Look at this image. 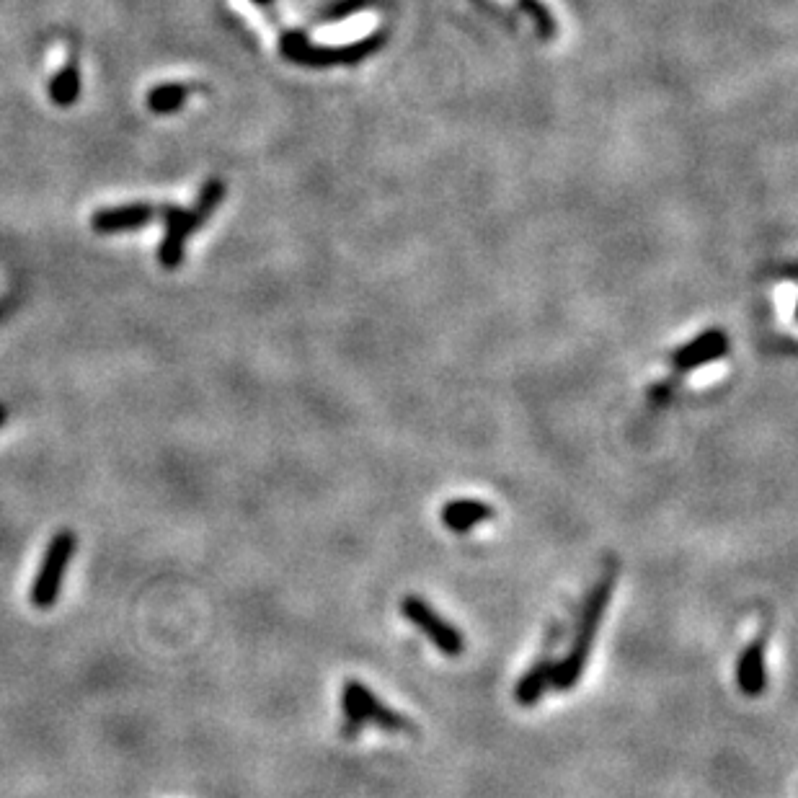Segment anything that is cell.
<instances>
[{
	"mask_svg": "<svg viewBox=\"0 0 798 798\" xmlns=\"http://www.w3.org/2000/svg\"><path fill=\"white\" fill-rule=\"evenodd\" d=\"M520 6L532 19V24H535L540 37L553 39V34H556V21H553V16L548 13V8H545L540 0H520Z\"/></svg>",
	"mask_w": 798,
	"mask_h": 798,
	"instance_id": "cell-15",
	"label": "cell"
},
{
	"mask_svg": "<svg viewBox=\"0 0 798 798\" xmlns=\"http://www.w3.org/2000/svg\"><path fill=\"white\" fill-rule=\"evenodd\" d=\"M166 220V236H163L161 248H158V261L163 269H179L184 261L186 238L192 236L194 230L202 228L192 210H181V207H163L158 210Z\"/></svg>",
	"mask_w": 798,
	"mask_h": 798,
	"instance_id": "cell-7",
	"label": "cell"
},
{
	"mask_svg": "<svg viewBox=\"0 0 798 798\" xmlns=\"http://www.w3.org/2000/svg\"><path fill=\"white\" fill-rule=\"evenodd\" d=\"M440 520L452 532L465 535V532H471L476 525H481V522L494 520V507L486 502H478V499H455V502H447L442 507Z\"/></svg>",
	"mask_w": 798,
	"mask_h": 798,
	"instance_id": "cell-11",
	"label": "cell"
},
{
	"mask_svg": "<svg viewBox=\"0 0 798 798\" xmlns=\"http://www.w3.org/2000/svg\"><path fill=\"white\" fill-rule=\"evenodd\" d=\"M558 638H561V625H553L551 631H548V638H545L543 649H540L538 659L527 667V672L520 677L517 687H514V698H517V703L522 708L538 706L545 690L551 687V672L553 664H556L553 651H556Z\"/></svg>",
	"mask_w": 798,
	"mask_h": 798,
	"instance_id": "cell-6",
	"label": "cell"
},
{
	"mask_svg": "<svg viewBox=\"0 0 798 798\" xmlns=\"http://www.w3.org/2000/svg\"><path fill=\"white\" fill-rule=\"evenodd\" d=\"M223 199H225V181L223 179H210L205 184V189L199 192L197 205L192 207L194 217H197L199 223L205 225L207 217H210L212 212L217 210V207L223 205Z\"/></svg>",
	"mask_w": 798,
	"mask_h": 798,
	"instance_id": "cell-14",
	"label": "cell"
},
{
	"mask_svg": "<svg viewBox=\"0 0 798 798\" xmlns=\"http://www.w3.org/2000/svg\"><path fill=\"white\" fill-rule=\"evenodd\" d=\"M158 215L153 205H124V207H109V210L93 212L91 228L96 233L112 236V233H127V230H140L145 225L153 223V217Z\"/></svg>",
	"mask_w": 798,
	"mask_h": 798,
	"instance_id": "cell-9",
	"label": "cell"
},
{
	"mask_svg": "<svg viewBox=\"0 0 798 798\" xmlns=\"http://www.w3.org/2000/svg\"><path fill=\"white\" fill-rule=\"evenodd\" d=\"M401 615L409 620L411 625H416L424 636L432 641L434 649H440L445 656H460L465 651V638L463 633L442 618L432 605L419 594H406L401 600Z\"/></svg>",
	"mask_w": 798,
	"mask_h": 798,
	"instance_id": "cell-5",
	"label": "cell"
},
{
	"mask_svg": "<svg viewBox=\"0 0 798 798\" xmlns=\"http://www.w3.org/2000/svg\"><path fill=\"white\" fill-rule=\"evenodd\" d=\"M189 88L184 83H161L148 91V109L153 114H174L184 109Z\"/></svg>",
	"mask_w": 798,
	"mask_h": 798,
	"instance_id": "cell-12",
	"label": "cell"
},
{
	"mask_svg": "<svg viewBox=\"0 0 798 798\" xmlns=\"http://www.w3.org/2000/svg\"><path fill=\"white\" fill-rule=\"evenodd\" d=\"M75 548H78V538H75L73 530H60L52 535L42 563H39L37 576L31 582V605L39 607V610H50V607L57 605L62 582H65L68 566L75 556Z\"/></svg>",
	"mask_w": 798,
	"mask_h": 798,
	"instance_id": "cell-4",
	"label": "cell"
},
{
	"mask_svg": "<svg viewBox=\"0 0 798 798\" xmlns=\"http://www.w3.org/2000/svg\"><path fill=\"white\" fill-rule=\"evenodd\" d=\"M378 3V0H336V3H331V6L323 11L321 19L323 21H344L349 19V16H354V13L365 11V8H372Z\"/></svg>",
	"mask_w": 798,
	"mask_h": 798,
	"instance_id": "cell-16",
	"label": "cell"
},
{
	"mask_svg": "<svg viewBox=\"0 0 798 798\" xmlns=\"http://www.w3.org/2000/svg\"><path fill=\"white\" fill-rule=\"evenodd\" d=\"M385 42H388V34L375 31L370 37L347 44V47H316L310 44L303 31H285L279 39V50L287 60L305 65V68H334V65H357L367 55L378 52Z\"/></svg>",
	"mask_w": 798,
	"mask_h": 798,
	"instance_id": "cell-3",
	"label": "cell"
},
{
	"mask_svg": "<svg viewBox=\"0 0 798 798\" xmlns=\"http://www.w3.org/2000/svg\"><path fill=\"white\" fill-rule=\"evenodd\" d=\"M6 406H3V403H0V427H3V421H6Z\"/></svg>",
	"mask_w": 798,
	"mask_h": 798,
	"instance_id": "cell-17",
	"label": "cell"
},
{
	"mask_svg": "<svg viewBox=\"0 0 798 798\" xmlns=\"http://www.w3.org/2000/svg\"><path fill=\"white\" fill-rule=\"evenodd\" d=\"M254 3H259V6H269L272 0H254Z\"/></svg>",
	"mask_w": 798,
	"mask_h": 798,
	"instance_id": "cell-18",
	"label": "cell"
},
{
	"mask_svg": "<svg viewBox=\"0 0 798 798\" xmlns=\"http://www.w3.org/2000/svg\"><path fill=\"white\" fill-rule=\"evenodd\" d=\"M726 354H729V336L721 328H708L672 354V367L677 372H693L703 365L724 359Z\"/></svg>",
	"mask_w": 798,
	"mask_h": 798,
	"instance_id": "cell-8",
	"label": "cell"
},
{
	"mask_svg": "<svg viewBox=\"0 0 798 798\" xmlns=\"http://www.w3.org/2000/svg\"><path fill=\"white\" fill-rule=\"evenodd\" d=\"M341 711H344L341 734L347 739L357 737L365 726H378L385 731H414L409 716L385 706L383 700L359 680H349L341 687Z\"/></svg>",
	"mask_w": 798,
	"mask_h": 798,
	"instance_id": "cell-2",
	"label": "cell"
},
{
	"mask_svg": "<svg viewBox=\"0 0 798 798\" xmlns=\"http://www.w3.org/2000/svg\"><path fill=\"white\" fill-rule=\"evenodd\" d=\"M81 96V70L78 65H65L50 83V99L55 106H73Z\"/></svg>",
	"mask_w": 798,
	"mask_h": 798,
	"instance_id": "cell-13",
	"label": "cell"
},
{
	"mask_svg": "<svg viewBox=\"0 0 798 798\" xmlns=\"http://www.w3.org/2000/svg\"><path fill=\"white\" fill-rule=\"evenodd\" d=\"M615 582H618V574H615V569H610L605 576H602L600 582L594 584L592 592L587 594L582 615H579V623H576L574 641H571L566 656L553 664L551 672L553 690H561L563 693V690H571V687H576L579 685V680H582L587 659L589 654H592L594 638H597V631H600L602 615H605L607 605H610V597H613Z\"/></svg>",
	"mask_w": 798,
	"mask_h": 798,
	"instance_id": "cell-1",
	"label": "cell"
},
{
	"mask_svg": "<svg viewBox=\"0 0 798 798\" xmlns=\"http://www.w3.org/2000/svg\"><path fill=\"white\" fill-rule=\"evenodd\" d=\"M737 685L744 695L757 698L768 687V667H765V636L755 638L742 651L737 664Z\"/></svg>",
	"mask_w": 798,
	"mask_h": 798,
	"instance_id": "cell-10",
	"label": "cell"
}]
</instances>
